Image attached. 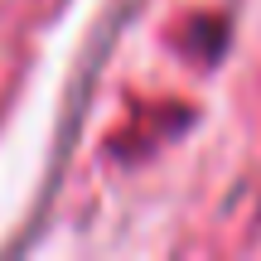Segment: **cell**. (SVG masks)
I'll return each mask as SVG.
<instances>
[{"mask_svg": "<svg viewBox=\"0 0 261 261\" xmlns=\"http://www.w3.org/2000/svg\"><path fill=\"white\" fill-rule=\"evenodd\" d=\"M179 24H189L194 34H184V29H174V44L184 48L194 63H213L218 54H223V39H227V24L218 15H189V19H179Z\"/></svg>", "mask_w": 261, "mask_h": 261, "instance_id": "6da1fadb", "label": "cell"}]
</instances>
